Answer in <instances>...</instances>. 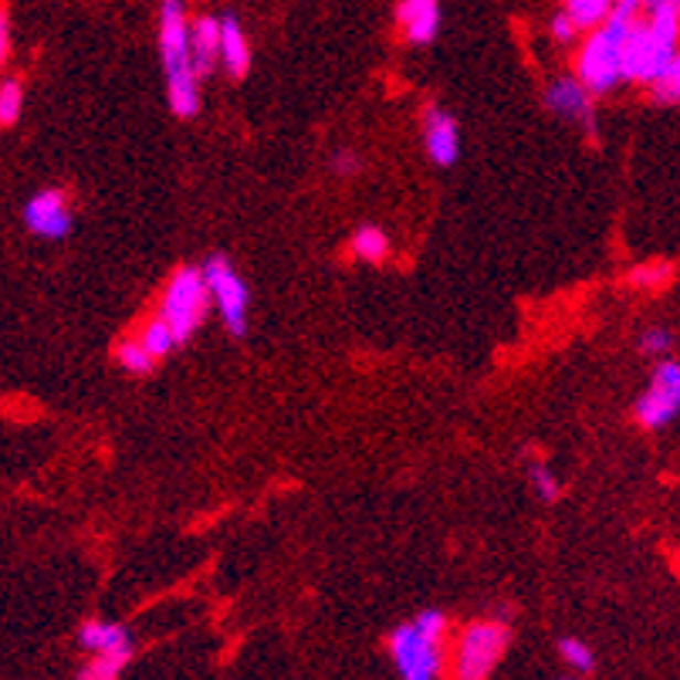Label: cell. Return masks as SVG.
Returning <instances> with one entry per match:
<instances>
[{
    "mask_svg": "<svg viewBox=\"0 0 680 680\" xmlns=\"http://www.w3.org/2000/svg\"><path fill=\"white\" fill-rule=\"evenodd\" d=\"M644 14H647L644 0H619L616 11L599 28L583 34L580 47H575L572 75L580 78L596 98L613 95L619 85H626V75H623L626 41H630V34Z\"/></svg>",
    "mask_w": 680,
    "mask_h": 680,
    "instance_id": "cell-1",
    "label": "cell"
},
{
    "mask_svg": "<svg viewBox=\"0 0 680 680\" xmlns=\"http://www.w3.org/2000/svg\"><path fill=\"white\" fill-rule=\"evenodd\" d=\"M156 44H160V62L167 78V102L177 119L200 116V75L190 51V18L183 0H163L160 21H156Z\"/></svg>",
    "mask_w": 680,
    "mask_h": 680,
    "instance_id": "cell-2",
    "label": "cell"
},
{
    "mask_svg": "<svg viewBox=\"0 0 680 680\" xmlns=\"http://www.w3.org/2000/svg\"><path fill=\"white\" fill-rule=\"evenodd\" d=\"M447 634L450 623L440 609H424L400 623L386 640L396 673L403 680H444L450 663Z\"/></svg>",
    "mask_w": 680,
    "mask_h": 680,
    "instance_id": "cell-3",
    "label": "cell"
},
{
    "mask_svg": "<svg viewBox=\"0 0 680 680\" xmlns=\"http://www.w3.org/2000/svg\"><path fill=\"white\" fill-rule=\"evenodd\" d=\"M680 51V18L673 8L667 11H647L640 24L634 28L630 41H626L623 55V75L626 85H647L654 88L670 62Z\"/></svg>",
    "mask_w": 680,
    "mask_h": 680,
    "instance_id": "cell-4",
    "label": "cell"
},
{
    "mask_svg": "<svg viewBox=\"0 0 680 680\" xmlns=\"http://www.w3.org/2000/svg\"><path fill=\"white\" fill-rule=\"evenodd\" d=\"M211 288H206V275L203 265H180L160 295V305H156V316H160L180 346H187L206 322V311H211Z\"/></svg>",
    "mask_w": 680,
    "mask_h": 680,
    "instance_id": "cell-5",
    "label": "cell"
},
{
    "mask_svg": "<svg viewBox=\"0 0 680 680\" xmlns=\"http://www.w3.org/2000/svg\"><path fill=\"white\" fill-rule=\"evenodd\" d=\"M511 644L508 619L467 623L450 647V680H488Z\"/></svg>",
    "mask_w": 680,
    "mask_h": 680,
    "instance_id": "cell-6",
    "label": "cell"
},
{
    "mask_svg": "<svg viewBox=\"0 0 680 680\" xmlns=\"http://www.w3.org/2000/svg\"><path fill=\"white\" fill-rule=\"evenodd\" d=\"M206 288H211V305L217 311V319L224 322L227 336L244 339L251 329V288L237 265L227 254H211L203 261Z\"/></svg>",
    "mask_w": 680,
    "mask_h": 680,
    "instance_id": "cell-7",
    "label": "cell"
},
{
    "mask_svg": "<svg viewBox=\"0 0 680 680\" xmlns=\"http://www.w3.org/2000/svg\"><path fill=\"white\" fill-rule=\"evenodd\" d=\"M680 416V359H660L654 365V373L647 386L640 390L634 403V421L647 434L667 431Z\"/></svg>",
    "mask_w": 680,
    "mask_h": 680,
    "instance_id": "cell-8",
    "label": "cell"
},
{
    "mask_svg": "<svg viewBox=\"0 0 680 680\" xmlns=\"http://www.w3.org/2000/svg\"><path fill=\"white\" fill-rule=\"evenodd\" d=\"M21 224L41 241H62L75 227L72 196L65 187H41L21 206Z\"/></svg>",
    "mask_w": 680,
    "mask_h": 680,
    "instance_id": "cell-9",
    "label": "cell"
},
{
    "mask_svg": "<svg viewBox=\"0 0 680 680\" xmlns=\"http://www.w3.org/2000/svg\"><path fill=\"white\" fill-rule=\"evenodd\" d=\"M542 106L549 109V116L565 119L575 129L596 136V95L575 75L552 78L542 92Z\"/></svg>",
    "mask_w": 680,
    "mask_h": 680,
    "instance_id": "cell-10",
    "label": "cell"
},
{
    "mask_svg": "<svg viewBox=\"0 0 680 680\" xmlns=\"http://www.w3.org/2000/svg\"><path fill=\"white\" fill-rule=\"evenodd\" d=\"M421 142L427 160L440 170L457 167L460 149H464V136H460V123L454 113H447L437 102H427L421 113Z\"/></svg>",
    "mask_w": 680,
    "mask_h": 680,
    "instance_id": "cell-11",
    "label": "cell"
},
{
    "mask_svg": "<svg viewBox=\"0 0 680 680\" xmlns=\"http://www.w3.org/2000/svg\"><path fill=\"white\" fill-rule=\"evenodd\" d=\"M396 28L406 44L431 47L444 28L440 0H396Z\"/></svg>",
    "mask_w": 680,
    "mask_h": 680,
    "instance_id": "cell-12",
    "label": "cell"
},
{
    "mask_svg": "<svg viewBox=\"0 0 680 680\" xmlns=\"http://www.w3.org/2000/svg\"><path fill=\"white\" fill-rule=\"evenodd\" d=\"M190 51L200 78H211L221 68V18L200 14L190 21Z\"/></svg>",
    "mask_w": 680,
    "mask_h": 680,
    "instance_id": "cell-13",
    "label": "cell"
},
{
    "mask_svg": "<svg viewBox=\"0 0 680 680\" xmlns=\"http://www.w3.org/2000/svg\"><path fill=\"white\" fill-rule=\"evenodd\" d=\"M78 647L92 654H136V644L126 626L109 623V619H85L75 634Z\"/></svg>",
    "mask_w": 680,
    "mask_h": 680,
    "instance_id": "cell-14",
    "label": "cell"
},
{
    "mask_svg": "<svg viewBox=\"0 0 680 680\" xmlns=\"http://www.w3.org/2000/svg\"><path fill=\"white\" fill-rule=\"evenodd\" d=\"M221 68L241 82L251 72V41L244 34V24L234 14L221 18Z\"/></svg>",
    "mask_w": 680,
    "mask_h": 680,
    "instance_id": "cell-15",
    "label": "cell"
},
{
    "mask_svg": "<svg viewBox=\"0 0 680 680\" xmlns=\"http://www.w3.org/2000/svg\"><path fill=\"white\" fill-rule=\"evenodd\" d=\"M349 254L362 261V265H386L393 254V241L380 224H359L349 234Z\"/></svg>",
    "mask_w": 680,
    "mask_h": 680,
    "instance_id": "cell-16",
    "label": "cell"
},
{
    "mask_svg": "<svg viewBox=\"0 0 680 680\" xmlns=\"http://www.w3.org/2000/svg\"><path fill=\"white\" fill-rule=\"evenodd\" d=\"M673 281V265L670 261H640L626 272V288L634 291H663Z\"/></svg>",
    "mask_w": 680,
    "mask_h": 680,
    "instance_id": "cell-17",
    "label": "cell"
},
{
    "mask_svg": "<svg viewBox=\"0 0 680 680\" xmlns=\"http://www.w3.org/2000/svg\"><path fill=\"white\" fill-rule=\"evenodd\" d=\"M116 362H119V370L129 373V376H149L160 359H156V355L142 346L139 336H126V339H119V346H116Z\"/></svg>",
    "mask_w": 680,
    "mask_h": 680,
    "instance_id": "cell-18",
    "label": "cell"
},
{
    "mask_svg": "<svg viewBox=\"0 0 680 680\" xmlns=\"http://www.w3.org/2000/svg\"><path fill=\"white\" fill-rule=\"evenodd\" d=\"M619 0H562V11H569V18L583 28V34H589L593 28H599Z\"/></svg>",
    "mask_w": 680,
    "mask_h": 680,
    "instance_id": "cell-19",
    "label": "cell"
},
{
    "mask_svg": "<svg viewBox=\"0 0 680 680\" xmlns=\"http://www.w3.org/2000/svg\"><path fill=\"white\" fill-rule=\"evenodd\" d=\"M24 116V82L18 75L0 78V129H14Z\"/></svg>",
    "mask_w": 680,
    "mask_h": 680,
    "instance_id": "cell-20",
    "label": "cell"
},
{
    "mask_svg": "<svg viewBox=\"0 0 680 680\" xmlns=\"http://www.w3.org/2000/svg\"><path fill=\"white\" fill-rule=\"evenodd\" d=\"M529 488L545 504H555L562 498V481L555 475V467L549 460H542V457H532V464H529Z\"/></svg>",
    "mask_w": 680,
    "mask_h": 680,
    "instance_id": "cell-21",
    "label": "cell"
},
{
    "mask_svg": "<svg viewBox=\"0 0 680 680\" xmlns=\"http://www.w3.org/2000/svg\"><path fill=\"white\" fill-rule=\"evenodd\" d=\"M132 654H92L78 670V680H119Z\"/></svg>",
    "mask_w": 680,
    "mask_h": 680,
    "instance_id": "cell-22",
    "label": "cell"
},
{
    "mask_svg": "<svg viewBox=\"0 0 680 680\" xmlns=\"http://www.w3.org/2000/svg\"><path fill=\"white\" fill-rule=\"evenodd\" d=\"M139 339H142V346L156 355V359H167L180 342H177V336H173V329L160 319V316H152L142 329H139Z\"/></svg>",
    "mask_w": 680,
    "mask_h": 680,
    "instance_id": "cell-23",
    "label": "cell"
},
{
    "mask_svg": "<svg viewBox=\"0 0 680 680\" xmlns=\"http://www.w3.org/2000/svg\"><path fill=\"white\" fill-rule=\"evenodd\" d=\"M637 349H640L647 359H654V362L670 359V352H673V332H670L667 326H647V329L640 332V339H637Z\"/></svg>",
    "mask_w": 680,
    "mask_h": 680,
    "instance_id": "cell-24",
    "label": "cell"
},
{
    "mask_svg": "<svg viewBox=\"0 0 680 680\" xmlns=\"http://www.w3.org/2000/svg\"><path fill=\"white\" fill-rule=\"evenodd\" d=\"M559 657L565 660V667L580 670V673H589V670L596 667L593 647H589L586 640H580V637H562V640H559Z\"/></svg>",
    "mask_w": 680,
    "mask_h": 680,
    "instance_id": "cell-25",
    "label": "cell"
},
{
    "mask_svg": "<svg viewBox=\"0 0 680 680\" xmlns=\"http://www.w3.org/2000/svg\"><path fill=\"white\" fill-rule=\"evenodd\" d=\"M650 98L657 102V106H680V51L670 62V68L663 72V78L650 88Z\"/></svg>",
    "mask_w": 680,
    "mask_h": 680,
    "instance_id": "cell-26",
    "label": "cell"
},
{
    "mask_svg": "<svg viewBox=\"0 0 680 680\" xmlns=\"http://www.w3.org/2000/svg\"><path fill=\"white\" fill-rule=\"evenodd\" d=\"M549 34H552L555 44H580L583 41V28L575 24L569 18V11H562V8L549 18Z\"/></svg>",
    "mask_w": 680,
    "mask_h": 680,
    "instance_id": "cell-27",
    "label": "cell"
},
{
    "mask_svg": "<svg viewBox=\"0 0 680 680\" xmlns=\"http://www.w3.org/2000/svg\"><path fill=\"white\" fill-rule=\"evenodd\" d=\"M329 170H332L336 177H342V180L359 177V173H362V156H359L355 149H336V152L329 156Z\"/></svg>",
    "mask_w": 680,
    "mask_h": 680,
    "instance_id": "cell-28",
    "label": "cell"
},
{
    "mask_svg": "<svg viewBox=\"0 0 680 680\" xmlns=\"http://www.w3.org/2000/svg\"><path fill=\"white\" fill-rule=\"evenodd\" d=\"M11 44H14L11 14H8V8H0V78H4V68H8V62H11Z\"/></svg>",
    "mask_w": 680,
    "mask_h": 680,
    "instance_id": "cell-29",
    "label": "cell"
},
{
    "mask_svg": "<svg viewBox=\"0 0 680 680\" xmlns=\"http://www.w3.org/2000/svg\"><path fill=\"white\" fill-rule=\"evenodd\" d=\"M677 0H644V8L647 11H667V8H673Z\"/></svg>",
    "mask_w": 680,
    "mask_h": 680,
    "instance_id": "cell-30",
    "label": "cell"
},
{
    "mask_svg": "<svg viewBox=\"0 0 680 680\" xmlns=\"http://www.w3.org/2000/svg\"><path fill=\"white\" fill-rule=\"evenodd\" d=\"M673 11H677V18H680V0H677V4H673Z\"/></svg>",
    "mask_w": 680,
    "mask_h": 680,
    "instance_id": "cell-31",
    "label": "cell"
}]
</instances>
